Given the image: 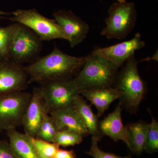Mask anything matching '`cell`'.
Wrapping results in <instances>:
<instances>
[{
  "mask_svg": "<svg viewBox=\"0 0 158 158\" xmlns=\"http://www.w3.org/2000/svg\"><path fill=\"white\" fill-rule=\"evenodd\" d=\"M86 56L77 57L64 53L55 46L53 50L24 66L29 77L28 84H42L57 80L73 78L81 70Z\"/></svg>",
  "mask_w": 158,
  "mask_h": 158,
  "instance_id": "6da1fadb",
  "label": "cell"
},
{
  "mask_svg": "<svg viewBox=\"0 0 158 158\" xmlns=\"http://www.w3.org/2000/svg\"><path fill=\"white\" fill-rule=\"evenodd\" d=\"M118 67L109 60L91 52L73 80L79 91L113 87Z\"/></svg>",
  "mask_w": 158,
  "mask_h": 158,
  "instance_id": "7a4b0ae2",
  "label": "cell"
},
{
  "mask_svg": "<svg viewBox=\"0 0 158 158\" xmlns=\"http://www.w3.org/2000/svg\"><path fill=\"white\" fill-rule=\"evenodd\" d=\"M138 61L133 55L117 73L113 85H115L113 87L121 92L119 99L122 106L131 113L138 110L146 92L145 85L138 72Z\"/></svg>",
  "mask_w": 158,
  "mask_h": 158,
  "instance_id": "3957f363",
  "label": "cell"
},
{
  "mask_svg": "<svg viewBox=\"0 0 158 158\" xmlns=\"http://www.w3.org/2000/svg\"><path fill=\"white\" fill-rule=\"evenodd\" d=\"M14 24L9 47V59L20 65L26 62L32 63L40 58L42 41L25 26L16 23Z\"/></svg>",
  "mask_w": 158,
  "mask_h": 158,
  "instance_id": "277c9868",
  "label": "cell"
},
{
  "mask_svg": "<svg viewBox=\"0 0 158 158\" xmlns=\"http://www.w3.org/2000/svg\"><path fill=\"white\" fill-rule=\"evenodd\" d=\"M108 14L101 35L109 39H124L135 25L137 12L135 3H113L108 10Z\"/></svg>",
  "mask_w": 158,
  "mask_h": 158,
  "instance_id": "5b68a950",
  "label": "cell"
},
{
  "mask_svg": "<svg viewBox=\"0 0 158 158\" xmlns=\"http://www.w3.org/2000/svg\"><path fill=\"white\" fill-rule=\"evenodd\" d=\"M73 78L48 82L39 87L45 110L48 114L73 106L80 93Z\"/></svg>",
  "mask_w": 158,
  "mask_h": 158,
  "instance_id": "8992f818",
  "label": "cell"
},
{
  "mask_svg": "<svg viewBox=\"0 0 158 158\" xmlns=\"http://www.w3.org/2000/svg\"><path fill=\"white\" fill-rule=\"evenodd\" d=\"M11 15L13 16L8 19L28 28L42 41L57 39L67 40L66 35L56 20L45 17L37 9H17Z\"/></svg>",
  "mask_w": 158,
  "mask_h": 158,
  "instance_id": "52a82bcc",
  "label": "cell"
},
{
  "mask_svg": "<svg viewBox=\"0 0 158 158\" xmlns=\"http://www.w3.org/2000/svg\"><path fill=\"white\" fill-rule=\"evenodd\" d=\"M31 97L24 90L0 95V129L7 131L22 126Z\"/></svg>",
  "mask_w": 158,
  "mask_h": 158,
  "instance_id": "ba28073f",
  "label": "cell"
},
{
  "mask_svg": "<svg viewBox=\"0 0 158 158\" xmlns=\"http://www.w3.org/2000/svg\"><path fill=\"white\" fill-rule=\"evenodd\" d=\"M24 67L10 59L0 58V95L25 90L28 76Z\"/></svg>",
  "mask_w": 158,
  "mask_h": 158,
  "instance_id": "9c48e42d",
  "label": "cell"
},
{
  "mask_svg": "<svg viewBox=\"0 0 158 158\" xmlns=\"http://www.w3.org/2000/svg\"><path fill=\"white\" fill-rule=\"evenodd\" d=\"M53 15L67 37L71 47L79 45L87 37L89 26L72 11L60 10L53 13Z\"/></svg>",
  "mask_w": 158,
  "mask_h": 158,
  "instance_id": "30bf717a",
  "label": "cell"
},
{
  "mask_svg": "<svg viewBox=\"0 0 158 158\" xmlns=\"http://www.w3.org/2000/svg\"><path fill=\"white\" fill-rule=\"evenodd\" d=\"M141 35L137 33L132 39L107 47L99 48L92 52L109 60L119 68L125 62L135 55V52L145 46Z\"/></svg>",
  "mask_w": 158,
  "mask_h": 158,
  "instance_id": "8fae6325",
  "label": "cell"
},
{
  "mask_svg": "<svg viewBox=\"0 0 158 158\" xmlns=\"http://www.w3.org/2000/svg\"><path fill=\"white\" fill-rule=\"evenodd\" d=\"M46 111L40 89L34 88L23 119L22 126L26 135L37 137Z\"/></svg>",
  "mask_w": 158,
  "mask_h": 158,
  "instance_id": "7c38bea8",
  "label": "cell"
},
{
  "mask_svg": "<svg viewBox=\"0 0 158 158\" xmlns=\"http://www.w3.org/2000/svg\"><path fill=\"white\" fill-rule=\"evenodd\" d=\"M53 119L58 131H73L82 137L90 134L81 116L74 106L57 110L50 114Z\"/></svg>",
  "mask_w": 158,
  "mask_h": 158,
  "instance_id": "4fadbf2b",
  "label": "cell"
},
{
  "mask_svg": "<svg viewBox=\"0 0 158 158\" xmlns=\"http://www.w3.org/2000/svg\"><path fill=\"white\" fill-rule=\"evenodd\" d=\"M122 107L119 103L113 112L102 120L98 122V129L102 136H107L116 142L123 141L129 147L125 127L122 120Z\"/></svg>",
  "mask_w": 158,
  "mask_h": 158,
  "instance_id": "5bb4252c",
  "label": "cell"
},
{
  "mask_svg": "<svg viewBox=\"0 0 158 158\" xmlns=\"http://www.w3.org/2000/svg\"><path fill=\"white\" fill-rule=\"evenodd\" d=\"M80 93L96 107L98 116H102L111 104L121 95V92L113 87L96 90H81Z\"/></svg>",
  "mask_w": 158,
  "mask_h": 158,
  "instance_id": "9a60e30c",
  "label": "cell"
},
{
  "mask_svg": "<svg viewBox=\"0 0 158 158\" xmlns=\"http://www.w3.org/2000/svg\"><path fill=\"white\" fill-rule=\"evenodd\" d=\"M9 144L17 158H40L28 136L16 129L7 131Z\"/></svg>",
  "mask_w": 158,
  "mask_h": 158,
  "instance_id": "2e32d148",
  "label": "cell"
},
{
  "mask_svg": "<svg viewBox=\"0 0 158 158\" xmlns=\"http://www.w3.org/2000/svg\"><path fill=\"white\" fill-rule=\"evenodd\" d=\"M148 127L149 123L142 120L127 125L125 128L128 148L131 151L138 154L144 151Z\"/></svg>",
  "mask_w": 158,
  "mask_h": 158,
  "instance_id": "e0dca14e",
  "label": "cell"
},
{
  "mask_svg": "<svg viewBox=\"0 0 158 158\" xmlns=\"http://www.w3.org/2000/svg\"><path fill=\"white\" fill-rule=\"evenodd\" d=\"M73 106L81 116L90 134L92 137L100 140L102 136L99 131L98 116L81 94L76 99Z\"/></svg>",
  "mask_w": 158,
  "mask_h": 158,
  "instance_id": "ac0fdd59",
  "label": "cell"
},
{
  "mask_svg": "<svg viewBox=\"0 0 158 158\" xmlns=\"http://www.w3.org/2000/svg\"><path fill=\"white\" fill-rule=\"evenodd\" d=\"M28 137L40 158H54L56 153L60 148V146L54 142L44 141L38 138Z\"/></svg>",
  "mask_w": 158,
  "mask_h": 158,
  "instance_id": "d6986e66",
  "label": "cell"
},
{
  "mask_svg": "<svg viewBox=\"0 0 158 158\" xmlns=\"http://www.w3.org/2000/svg\"><path fill=\"white\" fill-rule=\"evenodd\" d=\"M56 126L50 115L46 111L36 138L53 142L58 131Z\"/></svg>",
  "mask_w": 158,
  "mask_h": 158,
  "instance_id": "ffe728a7",
  "label": "cell"
},
{
  "mask_svg": "<svg viewBox=\"0 0 158 158\" xmlns=\"http://www.w3.org/2000/svg\"><path fill=\"white\" fill-rule=\"evenodd\" d=\"M83 137L76 132L67 130L58 131L53 142L63 147L74 146L81 143Z\"/></svg>",
  "mask_w": 158,
  "mask_h": 158,
  "instance_id": "44dd1931",
  "label": "cell"
},
{
  "mask_svg": "<svg viewBox=\"0 0 158 158\" xmlns=\"http://www.w3.org/2000/svg\"><path fill=\"white\" fill-rule=\"evenodd\" d=\"M151 116L152 119L149 124L144 151L154 153L158 151V122L152 115Z\"/></svg>",
  "mask_w": 158,
  "mask_h": 158,
  "instance_id": "7402d4cb",
  "label": "cell"
},
{
  "mask_svg": "<svg viewBox=\"0 0 158 158\" xmlns=\"http://www.w3.org/2000/svg\"><path fill=\"white\" fill-rule=\"evenodd\" d=\"M15 24L0 27V58L9 59V50Z\"/></svg>",
  "mask_w": 158,
  "mask_h": 158,
  "instance_id": "603a6c76",
  "label": "cell"
},
{
  "mask_svg": "<svg viewBox=\"0 0 158 158\" xmlns=\"http://www.w3.org/2000/svg\"><path fill=\"white\" fill-rule=\"evenodd\" d=\"M99 141L100 140L98 138L92 137L91 147L86 153L94 158H128V156H119L114 154L102 151L98 147V143Z\"/></svg>",
  "mask_w": 158,
  "mask_h": 158,
  "instance_id": "cb8c5ba5",
  "label": "cell"
},
{
  "mask_svg": "<svg viewBox=\"0 0 158 158\" xmlns=\"http://www.w3.org/2000/svg\"><path fill=\"white\" fill-rule=\"evenodd\" d=\"M0 158H17L9 143L0 140Z\"/></svg>",
  "mask_w": 158,
  "mask_h": 158,
  "instance_id": "d4e9b609",
  "label": "cell"
},
{
  "mask_svg": "<svg viewBox=\"0 0 158 158\" xmlns=\"http://www.w3.org/2000/svg\"><path fill=\"white\" fill-rule=\"evenodd\" d=\"M54 158H76L73 150H66L59 148L56 153Z\"/></svg>",
  "mask_w": 158,
  "mask_h": 158,
  "instance_id": "484cf974",
  "label": "cell"
},
{
  "mask_svg": "<svg viewBox=\"0 0 158 158\" xmlns=\"http://www.w3.org/2000/svg\"><path fill=\"white\" fill-rule=\"evenodd\" d=\"M11 15V13H8V12L0 11V16L2 15Z\"/></svg>",
  "mask_w": 158,
  "mask_h": 158,
  "instance_id": "4316f807",
  "label": "cell"
},
{
  "mask_svg": "<svg viewBox=\"0 0 158 158\" xmlns=\"http://www.w3.org/2000/svg\"><path fill=\"white\" fill-rule=\"evenodd\" d=\"M116 1H117V2L120 3H123L126 2V0H116Z\"/></svg>",
  "mask_w": 158,
  "mask_h": 158,
  "instance_id": "83f0119b",
  "label": "cell"
},
{
  "mask_svg": "<svg viewBox=\"0 0 158 158\" xmlns=\"http://www.w3.org/2000/svg\"><path fill=\"white\" fill-rule=\"evenodd\" d=\"M128 158H132L131 157V156H128Z\"/></svg>",
  "mask_w": 158,
  "mask_h": 158,
  "instance_id": "f1b7e54d",
  "label": "cell"
},
{
  "mask_svg": "<svg viewBox=\"0 0 158 158\" xmlns=\"http://www.w3.org/2000/svg\"><path fill=\"white\" fill-rule=\"evenodd\" d=\"M2 130H1V129H0V133H1V132L2 131Z\"/></svg>",
  "mask_w": 158,
  "mask_h": 158,
  "instance_id": "f546056e",
  "label": "cell"
}]
</instances>
